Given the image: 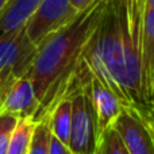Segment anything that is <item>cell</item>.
I'll list each match as a JSON object with an SVG mask.
<instances>
[{
	"instance_id": "52a82bcc",
	"label": "cell",
	"mask_w": 154,
	"mask_h": 154,
	"mask_svg": "<svg viewBox=\"0 0 154 154\" xmlns=\"http://www.w3.org/2000/svg\"><path fill=\"white\" fill-rule=\"evenodd\" d=\"M141 81L145 103L154 100V10H145L141 34Z\"/></svg>"
},
{
	"instance_id": "9a60e30c",
	"label": "cell",
	"mask_w": 154,
	"mask_h": 154,
	"mask_svg": "<svg viewBox=\"0 0 154 154\" xmlns=\"http://www.w3.org/2000/svg\"><path fill=\"white\" fill-rule=\"evenodd\" d=\"M49 154H72V152L66 143H64L58 137L53 134L50 139V145H49Z\"/></svg>"
},
{
	"instance_id": "2e32d148",
	"label": "cell",
	"mask_w": 154,
	"mask_h": 154,
	"mask_svg": "<svg viewBox=\"0 0 154 154\" xmlns=\"http://www.w3.org/2000/svg\"><path fill=\"white\" fill-rule=\"evenodd\" d=\"M93 0H70V3H72V5L76 8L77 11H81L84 10L87 5H89L91 3H92Z\"/></svg>"
},
{
	"instance_id": "e0dca14e",
	"label": "cell",
	"mask_w": 154,
	"mask_h": 154,
	"mask_svg": "<svg viewBox=\"0 0 154 154\" xmlns=\"http://www.w3.org/2000/svg\"><path fill=\"white\" fill-rule=\"evenodd\" d=\"M145 10H154V0H143Z\"/></svg>"
},
{
	"instance_id": "30bf717a",
	"label": "cell",
	"mask_w": 154,
	"mask_h": 154,
	"mask_svg": "<svg viewBox=\"0 0 154 154\" xmlns=\"http://www.w3.org/2000/svg\"><path fill=\"white\" fill-rule=\"evenodd\" d=\"M51 131L64 143L69 146L70 130H72V97H64L50 111Z\"/></svg>"
},
{
	"instance_id": "7c38bea8",
	"label": "cell",
	"mask_w": 154,
	"mask_h": 154,
	"mask_svg": "<svg viewBox=\"0 0 154 154\" xmlns=\"http://www.w3.org/2000/svg\"><path fill=\"white\" fill-rule=\"evenodd\" d=\"M51 135H53V131L50 126V114H48L35 122L29 154H49Z\"/></svg>"
},
{
	"instance_id": "8992f818",
	"label": "cell",
	"mask_w": 154,
	"mask_h": 154,
	"mask_svg": "<svg viewBox=\"0 0 154 154\" xmlns=\"http://www.w3.org/2000/svg\"><path fill=\"white\" fill-rule=\"evenodd\" d=\"M79 12L70 0H42L26 22L27 35L39 46L53 32L73 20Z\"/></svg>"
},
{
	"instance_id": "ba28073f",
	"label": "cell",
	"mask_w": 154,
	"mask_h": 154,
	"mask_svg": "<svg viewBox=\"0 0 154 154\" xmlns=\"http://www.w3.org/2000/svg\"><path fill=\"white\" fill-rule=\"evenodd\" d=\"M39 109L41 101L35 93L30 76L19 79L11 87L2 104V111L10 112L18 118L31 116L35 119Z\"/></svg>"
},
{
	"instance_id": "5bb4252c",
	"label": "cell",
	"mask_w": 154,
	"mask_h": 154,
	"mask_svg": "<svg viewBox=\"0 0 154 154\" xmlns=\"http://www.w3.org/2000/svg\"><path fill=\"white\" fill-rule=\"evenodd\" d=\"M18 122V116L5 111H0V154H7L11 135Z\"/></svg>"
},
{
	"instance_id": "d6986e66",
	"label": "cell",
	"mask_w": 154,
	"mask_h": 154,
	"mask_svg": "<svg viewBox=\"0 0 154 154\" xmlns=\"http://www.w3.org/2000/svg\"><path fill=\"white\" fill-rule=\"evenodd\" d=\"M2 104H3V101L0 100V111H2Z\"/></svg>"
},
{
	"instance_id": "7a4b0ae2",
	"label": "cell",
	"mask_w": 154,
	"mask_h": 154,
	"mask_svg": "<svg viewBox=\"0 0 154 154\" xmlns=\"http://www.w3.org/2000/svg\"><path fill=\"white\" fill-rule=\"evenodd\" d=\"M106 0H93L73 20L57 30L38 46L30 79L41 101L35 122L50 114L61 99L77 89V73L82 64V53L99 23Z\"/></svg>"
},
{
	"instance_id": "277c9868",
	"label": "cell",
	"mask_w": 154,
	"mask_h": 154,
	"mask_svg": "<svg viewBox=\"0 0 154 154\" xmlns=\"http://www.w3.org/2000/svg\"><path fill=\"white\" fill-rule=\"evenodd\" d=\"M114 126L123 137L128 154H154L153 103L122 104V111Z\"/></svg>"
},
{
	"instance_id": "3957f363",
	"label": "cell",
	"mask_w": 154,
	"mask_h": 154,
	"mask_svg": "<svg viewBox=\"0 0 154 154\" xmlns=\"http://www.w3.org/2000/svg\"><path fill=\"white\" fill-rule=\"evenodd\" d=\"M38 46L30 39L26 24L0 37V100L19 79L30 76Z\"/></svg>"
},
{
	"instance_id": "ac0fdd59",
	"label": "cell",
	"mask_w": 154,
	"mask_h": 154,
	"mask_svg": "<svg viewBox=\"0 0 154 154\" xmlns=\"http://www.w3.org/2000/svg\"><path fill=\"white\" fill-rule=\"evenodd\" d=\"M7 2L8 0H0V12H2V10L4 8V5L7 4Z\"/></svg>"
},
{
	"instance_id": "8fae6325",
	"label": "cell",
	"mask_w": 154,
	"mask_h": 154,
	"mask_svg": "<svg viewBox=\"0 0 154 154\" xmlns=\"http://www.w3.org/2000/svg\"><path fill=\"white\" fill-rule=\"evenodd\" d=\"M35 120L31 116L18 118L16 126L11 135L7 154H29L30 142L34 131Z\"/></svg>"
},
{
	"instance_id": "5b68a950",
	"label": "cell",
	"mask_w": 154,
	"mask_h": 154,
	"mask_svg": "<svg viewBox=\"0 0 154 154\" xmlns=\"http://www.w3.org/2000/svg\"><path fill=\"white\" fill-rule=\"evenodd\" d=\"M72 130L69 149L72 154H96L97 126L89 96L80 88L72 96Z\"/></svg>"
},
{
	"instance_id": "4fadbf2b",
	"label": "cell",
	"mask_w": 154,
	"mask_h": 154,
	"mask_svg": "<svg viewBox=\"0 0 154 154\" xmlns=\"http://www.w3.org/2000/svg\"><path fill=\"white\" fill-rule=\"evenodd\" d=\"M96 154H128L123 137L114 125L103 131L97 142Z\"/></svg>"
},
{
	"instance_id": "6da1fadb",
	"label": "cell",
	"mask_w": 154,
	"mask_h": 154,
	"mask_svg": "<svg viewBox=\"0 0 154 154\" xmlns=\"http://www.w3.org/2000/svg\"><path fill=\"white\" fill-rule=\"evenodd\" d=\"M143 14V0H106L99 23L82 53V64L122 104L145 103L141 81Z\"/></svg>"
},
{
	"instance_id": "9c48e42d",
	"label": "cell",
	"mask_w": 154,
	"mask_h": 154,
	"mask_svg": "<svg viewBox=\"0 0 154 154\" xmlns=\"http://www.w3.org/2000/svg\"><path fill=\"white\" fill-rule=\"evenodd\" d=\"M42 0H8L0 12V37L26 24Z\"/></svg>"
},
{
	"instance_id": "ffe728a7",
	"label": "cell",
	"mask_w": 154,
	"mask_h": 154,
	"mask_svg": "<svg viewBox=\"0 0 154 154\" xmlns=\"http://www.w3.org/2000/svg\"><path fill=\"white\" fill-rule=\"evenodd\" d=\"M152 103H153V107H154V100H153V101H152Z\"/></svg>"
}]
</instances>
